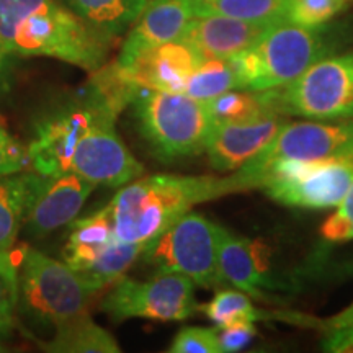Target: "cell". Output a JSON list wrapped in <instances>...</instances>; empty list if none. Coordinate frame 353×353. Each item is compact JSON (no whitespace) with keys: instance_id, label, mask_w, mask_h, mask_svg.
I'll use <instances>...</instances> for the list:
<instances>
[{"instance_id":"cell-1","label":"cell","mask_w":353,"mask_h":353,"mask_svg":"<svg viewBox=\"0 0 353 353\" xmlns=\"http://www.w3.org/2000/svg\"><path fill=\"white\" fill-rule=\"evenodd\" d=\"M112 43L56 0H0V44L8 54L56 57L92 72Z\"/></svg>"},{"instance_id":"cell-2","label":"cell","mask_w":353,"mask_h":353,"mask_svg":"<svg viewBox=\"0 0 353 353\" xmlns=\"http://www.w3.org/2000/svg\"><path fill=\"white\" fill-rule=\"evenodd\" d=\"M242 190L236 175L213 176L151 175L136 179L107 206L120 241L149 244L190 213L196 203Z\"/></svg>"},{"instance_id":"cell-3","label":"cell","mask_w":353,"mask_h":353,"mask_svg":"<svg viewBox=\"0 0 353 353\" xmlns=\"http://www.w3.org/2000/svg\"><path fill=\"white\" fill-rule=\"evenodd\" d=\"M330 51L324 34L288 20L273 23L249 50L232 56L239 88L252 92L283 87Z\"/></svg>"},{"instance_id":"cell-4","label":"cell","mask_w":353,"mask_h":353,"mask_svg":"<svg viewBox=\"0 0 353 353\" xmlns=\"http://www.w3.org/2000/svg\"><path fill=\"white\" fill-rule=\"evenodd\" d=\"M132 103L141 134L159 159L174 161L205 151L216 125L208 101L144 88Z\"/></svg>"},{"instance_id":"cell-5","label":"cell","mask_w":353,"mask_h":353,"mask_svg":"<svg viewBox=\"0 0 353 353\" xmlns=\"http://www.w3.org/2000/svg\"><path fill=\"white\" fill-rule=\"evenodd\" d=\"M99 290L81 273L32 247H25L20 265L21 311L33 321L59 325L82 314Z\"/></svg>"},{"instance_id":"cell-6","label":"cell","mask_w":353,"mask_h":353,"mask_svg":"<svg viewBox=\"0 0 353 353\" xmlns=\"http://www.w3.org/2000/svg\"><path fill=\"white\" fill-rule=\"evenodd\" d=\"M262 92L276 114L312 120L353 118V54L322 57L293 82Z\"/></svg>"},{"instance_id":"cell-7","label":"cell","mask_w":353,"mask_h":353,"mask_svg":"<svg viewBox=\"0 0 353 353\" xmlns=\"http://www.w3.org/2000/svg\"><path fill=\"white\" fill-rule=\"evenodd\" d=\"M143 257L157 273H182L203 288H218L224 283L218 265L216 224L198 213H187L145 244Z\"/></svg>"},{"instance_id":"cell-8","label":"cell","mask_w":353,"mask_h":353,"mask_svg":"<svg viewBox=\"0 0 353 353\" xmlns=\"http://www.w3.org/2000/svg\"><path fill=\"white\" fill-rule=\"evenodd\" d=\"M353 183V156L298 161L285 159L262 185L278 203L301 208H330L343 201Z\"/></svg>"},{"instance_id":"cell-9","label":"cell","mask_w":353,"mask_h":353,"mask_svg":"<svg viewBox=\"0 0 353 353\" xmlns=\"http://www.w3.org/2000/svg\"><path fill=\"white\" fill-rule=\"evenodd\" d=\"M113 321L143 317L152 321H185L195 312L193 281L182 273H157L149 281L123 276L101 301Z\"/></svg>"},{"instance_id":"cell-10","label":"cell","mask_w":353,"mask_h":353,"mask_svg":"<svg viewBox=\"0 0 353 353\" xmlns=\"http://www.w3.org/2000/svg\"><path fill=\"white\" fill-rule=\"evenodd\" d=\"M101 112L85 92L81 99L44 114L34 125L33 139L26 148L33 170L43 176L70 172L79 143Z\"/></svg>"},{"instance_id":"cell-11","label":"cell","mask_w":353,"mask_h":353,"mask_svg":"<svg viewBox=\"0 0 353 353\" xmlns=\"http://www.w3.org/2000/svg\"><path fill=\"white\" fill-rule=\"evenodd\" d=\"M114 121L108 113L97 114L74 152L70 170L95 185L118 188L139 179L144 167L114 131Z\"/></svg>"},{"instance_id":"cell-12","label":"cell","mask_w":353,"mask_h":353,"mask_svg":"<svg viewBox=\"0 0 353 353\" xmlns=\"http://www.w3.org/2000/svg\"><path fill=\"white\" fill-rule=\"evenodd\" d=\"M353 156V125H321V123H293L281 126L257 157L244 165L259 169L281 159L316 161V159Z\"/></svg>"},{"instance_id":"cell-13","label":"cell","mask_w":353,"mask_h":353,"mask_svg":"<svg viewBox=\"0 0 353 353\" xmlns=\"http://www.w3.org/2000/svg\"><path fill=\"white\" fill-rule=\"evenodd\" d=\"M205 61L193 44L180 38L144 51L123 69L139 87L183 94L190 77Z\"/></svg>"},{"instance_id":"cell-14","label":"cell","mask_w":353,"mask_h":353,"mask_svg":"<svg viewBox=\"0 0 353 353\" xmlns=\"http://www.w3.org/2000/svg\"><path fill=\"white\" fill-rule=\"evenodd\" d=\"M285 121L278 114L247 123H216L205 151L216 170L244 167L275 139Z\"/></svg>"},{"instance_id":"cell-15","label":"cell","mask_w":353,"mask_h":353,"mask_svg":"<svg viewBox=\"0 0 353 353\" xmlns=\"http://www.w3.org/2000/svg\"><path fill=\"white\" fill-rule=\"evenodd\" d=\"M95 187V183L88 182L72 170L44 176L26 216L30 232L44 236L72 223Z\"/></svg>"},{"instance_id":"cell-16","label":"cell","mask_w":353,"mask_h":353,"mask_svg":"<svg viewBox=\"0 0 353 353\" xmlns=\"http://www.w3.org/2000/svg\"><path fill=\"white\" fill-rule=\"evenodd\" d=\"M193 19V0H149L128 33L117 63L126 68L144 51L180 39Z\"/></svg>"},{"instance_id":"cell-17","label":"cell","mask_w":353,"mask_h":353,"mask_svg":"<svg viewBox=\"0 0 353 353\" xmlns=\"http://www.w3.org/2000/svg\"><path fill=\"white\" fill-rule=\"evenodd\" d=\"M276 21H247L223 15H198L190 21L182 39L206 59H231L254 46Z\"/></svg>"},{"instance_id":"cell-18","label":"cell","mask_w":353,"mask_h":353,"mask_svg":"<svg viewBox=\"0 0 353 353\" xmlns=\"http://www.w3.org/2000/svg\"><path fill=\"white\" fill-rule=\"evenodd\" d=\"M43 179L37 172L0 176V250L15 244Z\"/></svg>"},{"instance_id":"cell-19","label":"cell","mask_w":353,"mask_h":353,"mask_svg":"<svg viewBox=\"0 0 353 353\" xmlns=\"http://www.w3.org/2000/svg\"><path fill=\"white\" fill-rule=\"evenodd\" d=\"M114 239L117 234L108 208L88 218L74 219L64 249V262L77 273L85 272Z\"/></svg>"},{"instance_id":"cell-20","label":"cell","mask_w":353,"mask_h":353,"mask_svg":"<svg viewBox=\"0 0 353 353\" xmlns=\"http://www.w3.org/2000/svg\"><path fill=\"white\" fill-rule=\"evenodd\" d=\"M216 237L218 265L223 280L247 294L262 298V286L267 285V281L255 267L249 241L221 226H216Z\"/></svg>"},{"instance_id":"cell-21","label":"cell","mask_w":353,"mask_h":353,"mask_svg":"<svg viewBox=\"0 0 353 353\" xmlns=\"http://www.w3.org/2000/svg\"><path fill=\"white\" fill-rule=\"evenodd\" d=\"M85 23L114 41L136 23L149 0H65Z\"/></svg>"},{"instance_id":"cell-22","label":"cell","mask_w":353,"mask_h":353,"mask_svg":"<svg viewBox=\"0 0 353 353\" xmlns=\"http://www.w3.org/2000/svg\"><path fill=\"white\" fill-rule=\"evenodd\" d=\"M44 352L51 353H118L121 348L114 337L88 314H82L56 325L51 341L38 342Z\"/></svg>"},{"instance_id":"cell-23","label":"cell","mask_w":353,"mask_h":353,"mask_svg":"<svg viewBox=\"0 0 353 353\" xmlns=\"http://www.w3.org/2000/svg\"><path fill=\"white\" fill-rule=\"evenodd\" d=\"M144 88L132 81L130 74L117 61L92 70L87 95L103 112L118 118L128 105L132 103Z\"/></svg>"},{"instance_id":"cell-24","label":"cell","mask_w":353,"mask_h":353,"mask_svg":"<svg viewBox=\"0 0 353 353\" xmlns=\"http://www.w3.org/2000/svg\"><path fill=\"white\" fill-rule=\"evenodd\" d=\"M290 0H193L198 15H223L247 21L286 20Z\"/></svg>"},{"instance_id":"cell-25","label":"cell","mask_w":353,"mask_h":353,"mask_svg":"<svg viewBox=\"0 0 353 353\" xmlns=\"http://www.w3.org/2000/svg\"><path fill=\"white\" fill-rule=\"evenodd\" d=\"M144 247L145 244L125 242L117 237L103 250V254L81 275L99 291L101 288H107V286H113L126 275L128 268L143 254Z\"/></svg>"},{"instance_id":"cell-26","label":"cell","mask_w":353,"mask_h":353,"mask_svg":"<svg viewBox=\"0 0 353 353\" xmlns=\"http://www.w3.org/2000/svg\"><path fill=\"white\" fill-rule=\"evenodd\" d=\"M239 88V79L229 59H206L195 70L183 94L192 99L210 101L216 97Z\"/></svg>"},{"instance_id":"cell-27","label":"cell","mask_w":353,"mask_h":353,"mask_svg":"<svg viewBox=\"0 0 353 353\" xmlns=\"http://www.w3.org/2000/svg\"><path fill=\"white\" fill-rule=\"evenodd\" d=\"M208 107L216 123H247L276 114L268 107L263 92H254V94L226 92L210 100Z\"/></svg>"},{"instance_id":"cell-28","label":"cell","mask_w":353,"mask_h":353,"mask_svg":"<svg viewBox=\"0 0 353 353\" xmlns=\"http://www.w3.org/2000/svg\"><path fill=\"white\" fill-rule=\"evenodd\" d=\"M25 247L20 250H0V329L8 332L13 324V312L19 307L20 265Z\"/></svg>"},{"instance_id":"cell-29","label":"cell","mask_w":353,"mask_h":353,"mask_svg":"<svg viewBox=\"0 0 353 353\" xmlns=\"http://www.w3.org/2000/svg\"><path fill=\"white\" fill-rule=\"evenodd\" d=\"M201 311L218 327H226L237 322H254L262 317V312L254 307L252 301L245 296L244 291L232 290L218 291L208 304L201 306Z\"/></svg>"},{"instance_id":"cell-30","label":"cell","mask_w":353,"mask_h":353,"mask_svg":"<svg viewBox=\"0 0 353 353\" xmlns=\"http://www.w3.org/2000/svg\"><path fill=\"white\" fill-rule=\"evenodd\" d=\"M348 0H290L286 20L307 28H317L343 10Z\"/></svg>"},{"instance_id":"cell-31","label":"cell","mask_w":353,"mask_h":353,"mask_svg":"<svg viewBox=\"0 0 353 353\" xmlns=\"http://www.w3.org/2000/svg\"><path fill=\"white\" fill-rule=\"evenodd\" d=\"M172 353H221L218 330L206 327H183L169 348Z\"/></svg>"},{"instance_id":"cell-32","label":"cell","mask_w":353,"mask_h":353,"mask_svg":"<svg viewBox=\"0 0 353 353\" xmlns=\"http://www.w3.org/2000/svg\"><path fill=\"white\" fill-rule=\"evenodd\" d=\"M28 165V151L0 125V176L19 174Z\"/></svg>"},{"instance_id":"cell-33","label":"cell","mask_w":353,"mask_h":353,"mask_svg":"<svg viewBox=\"0 0 353 353\" xmlns=\"http://www.w3.org/2000/svg\"><path fill=\"white\" fill-rule=\"evenodd\" d=\"M216 330H218L221 352L224 353L242 350V348L249 345L255 334H257L252 322H237V324L218 327Z\"/></svg>"},{"instance_id":"cell-34","label":"cell","mask_w":353,"mask_h":353,"mask_svg":"<svg viewBox=\"0 0 353 353\" xmlns=\"http://www.w3.org/2000/svg\"><path fill=\"white\" fill-rule=\"evenodd\" d=\"M321 232L322 236H324V239H327L330 242H343L353 239V223L337 211V213L330 216V218L322 224Z\"/></svg>"},{"instance_id":"cell-35","label":"cell","mask_w":353,"mask_h":353,"mask_svg":"<svg viewBox=\"0 0 353 353\" xmlns=\"http://www.w3.org/2000/svg\"><path fill=\"white\" fill-rule=\"evenodd\" d=\"M324 350L341 353L353 352V327L334 329V332L325 339Z\"/></svg>"},{"instance_id":"cell-36","label":"cell","mask_w":353,"mask_h":353,"mask_svg":"<svg viewBox=\"0 0 353 353\" xmlns=\"http://www.w3.org/2000/svg\"><path fill=\"white\" fill-rule=\"evenodd\" d=\"M329 325H330V327H334V329L353 327V304L350 307H347L345 311L341 312L339 316H335L334 319H330Z\"/></svg>"},{"instance_id":"cell-37","label":"cell","mask_w":353,"mask_h":353,"mask_svg":"<svg viewBox=\"0 0 353 353\" xmlns=\"http://www.w3.org/2000/svg\"><path fill=\"white\" fill-rule=\"evenodd\" d=\"M339 206H341V208H339V213L343 214L348 221L353 223V183L350 190H348L345 198H343V201Z\"/></svg>"},{"instance_id":"cell-38","label":"cell","mask_w":353,"mask_h":353,"mask_svg":"<svg viewBox=\"0 0 353 353\" xmlns=\"http://www.w3.org/2000/svg\"><path fill=\"white\" fill-rule=\"evenodd\" d=\"M7 56H8V52L3 50L2 44H0V74H2V70H3V64H6Z\"/></svg>"},{"instance_id":"cell-39","label":"cell","mask_w":353,"mask_h":353,"mask_svg":"<svg viewBox=\"0 0 353 353\" xmlns=\"http://www.w3.org/2000/svg\"><path fill=\"white\" fill-rule=\"evenodd\" d=\"M3 334H7V332H3V330H2V329H0V337H2V335H3Z\"/></svg>"}]
</instances>
